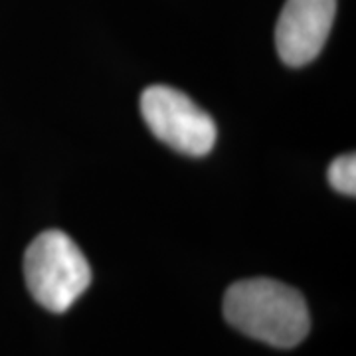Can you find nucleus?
<instances>
[{"instance_id": "f257e3e1", "label": "nucleus", "mask_w": 356, "mask_h": 356, "mask_svg": "<svg viewBox=\"0 0 356 356\" xmlns=\"http://www.w3.org/2000/svg\"><path fill=\"white\" fill-rule=\"evenodd\" d=\"M224 315L243 334L277 348L303 343L311 327L301 293L266 277L234 283L224 297Z\"/></svg>"}, {"instance_id": "f03ea898", "label": "nucleus", "mask_w": 356, "mask_h": 356, "mask_svg": "<svg viewBox=\"0 0 356 356\" xmlns=\"http://www.w3.org/2000/svg\"><path fill=\"white\" fill-rule=\"evenodd\" d=\"M24 277L40 305L51 313H65L89 287L91 267L67 234L48 229L26 250Z\"/></svg>"}, {"instance_id": "7ed1b4c3", "label": "nucleus", "mask_w": 356, "mask_h": 356, "mask_svg": "<svg viewBox=\"0 0 356 356\" xmlns=\"http://www.w3.org/2000/svg\"><path fill=\"white\" fill-rule=\"evenodd\" d=\"M140 113L156 139L175 151L204 156L216 143V123L188 95L168 86H151L140 95Z\"/></svg>"}, {"instance_id": "20e7f679", "label": "nucleus", "mask_w": 356, "mask_h": 356, "mask_svg": "<svg viewBox=\"0 0 356 356\" xmlns=\"http://www.w3.org/2000/svg\"><path fill=\"white\" fill-rule=\"evenodd\" d=\"M337 0H285L275 26L280 58L301 67L317 58L331 34Z\"/></svg>"}, {"instance_id": "39448f33", "label": "nucleus", "mask_w": 356, "mask_h": 356, "mask_svg": "<svg viewBox=\"0 0 356 356\" xmlns=\"http://www.w3.org/2000/svg\"><path fill=\"white\" fill-rule=\"evenodd\" d=\"M329 182L341 194L355 196L356 192V156L353 153L334 159L329 166Z\"/></svg>"}]
</instances>
